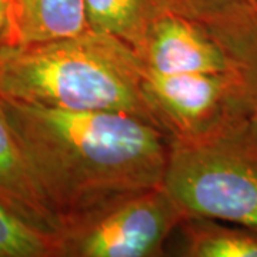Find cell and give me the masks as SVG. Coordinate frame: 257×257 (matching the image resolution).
<instances>
[{
	"mask_svg": "<svg viewBox=\"0 0 257 257\" xmlns=\"http://www.w3.org/2000/svg\"><path fill=\"white\" fill-rule=\"evenodd\" d=\"M246 126L251 139L257 143V106L251 107L246 114Z\"/></svg>",
	"mask_w": 257,
	"mask_h": 257,
	"instance_id": "cell-15",
	"label": "cell"
},
{
	"mask_svg": "<svg viewBox=\"0 0 257 257\" xmlns=\"http://www.w3.org/2000/svg\"><path fill=\"white\" fill-rule=\"evenodd\" d=\"M147 69L159 73L230 72L226 52L197 20L177 12L156 19L136 49Z\"/></svg>",
	"mask_w": 257,
	"mask_h": 257,
	"instance_id": "cell-6",
	"label": "cell"
},
{
	"mask_svg": "<svg viewBox=\"0 0 257 257\" xmlns=\"http://www.w3.org/2000/svg\"><path fill=\"white\" fill-rule=\"evenodd\" d=\"M226 52L244 113L257 106V23L211 35Z\"/></svg>",
	"mask_w": 257,
	"mask_h": 257,
	"instance_id": "cell-11",
	"label": "cell"
},
{
	"mask_svg": "<svg viewBox=\"0 0 257 257\" xmlns=\"http://www.w3.org/2000/svg\"><path fill=\"white\" fill-rule=\"evenodd\" d=\"M0 199L22 219L53 234L60 223L39 189L18 135L10 124L0 99Z\"/></svg>",
	"mask_w": 257,
	"mask_h": 257,
	"instance_id": "cell-7",
	"label": "cell"
},
{
	"mask_svg": "<svg viewBox=\"0 0 257 257\" xmlns=\"http://www.w3.org/2000/svg\"><path fill=\"white\" fill-rule=\"evenodd\" d=\"M15 45L42 43L90 30L84 0H12Z\"/></svg>",
	"mask_w": 257,
	"mask_h": 257,
	"instance_id": "cell-8",
	"label": "cell"
},
{
	"mask_svg": "<svg viewBox=\"0 0 257 257\" xmlns=\"http://www.w3.org/2000/svg\"><path fill=\"white\" fill-rule=\"evenodd\" d=\"M177 13L219 35L257 23V0H179Z\"/></svg>",
	"mask_w": 257,
	"mask_h": 257,
	"instance_id": "cell-12",
	"label": "cell"
},
{
	"mask_svg": "<svg viewBox=\"0 0 257 257\" xmlns=\"http://www.w3.org/2000/svg\"><path fill=\"white\" fill-rule=\"evenodd\" d=\"M84 3L90 30L119 37L135 50L156 19L179 9V0H84Z\"/></svg>",
	"mask_w": 257,
	"mask_h": 257,
	"instance_id": "cell-10",
	"label": "cell"
},
{
	"mask_svg": "<svg viewBox=\"0 0 257 257\" xmlns=\"http://www.w3.org/2000/svg\"><path fill=\"white\" fill-rule=\"evenodd\" d=\"M15 45L12 0H0V50Z\"/></svg>",
	"mask_w": 257,
	"mask_h": 257,
	"instance_id": "cell-14",
	"label": "cell"
},
{
	"mask_svg": "<svg viewBox=\"0 0 257 257\" xmlns=\"http://www.w3.org/2000/svg\"><path fill=\"white\" fill-rule=\"evenodd\" d=\"M2 101L60 227L163 184L170 139L146 120Z\"/></svg>",
	"mask_w": 257,
	"mask_h": 257,
	"instance_id": "cell-1",
	"label": "cell"
},
{
	"mask_svg": "<svg viewBox=\"0 0 257 257\" xmlns=\"http://www.w3.org/2000/svg\"><path fill=\"white\" fill-rule=\"evenodd\" d=\"M163 189L184 217L257 230V143L246 114L192 142H172Z\"/></svg>",
	"mask_w": 257,
	"mask_h": 257,
	"instance_id": "cell-3",
	"label": "cell"
},
{
	"mask_svg": "<svg viewBox=\"0 0 257 257\" xmlns=\"http://www.w3.org/2000/svg\"><path fill=\"white\" fill-rule=\"evenodd\" d=\"M55 256V236L32 226L0 199V257Z\"/></svg>",
	"mask_w": 257,
	"mask_h": 257,
	"instance_id": "cell-13",
	"label": "cell"
},
{
	"mask_svg": "<svg viewBox=\"0 0 257 257\" xmlns=\"http://www.w3.org/2000/svg\"><path fill=\"white\" fill-rule=\"evenodd\" d=\"M183 219L159 186L63 224L55 234V257L165 256L166 243Z\"/></svg>",
	"mask_w": 257,
	"mask_h": 257,
	"instance_id": "cell-4",
	"label": "cell"
},
{
	"mask_svg": "<svg viewBox=\"0 0 257 257\" xmlns=\"http://www.w3.org/2000/svg\"><path fill=\"white\" fill-rule=\"evenodd\" d=\"M143 76L145 63L133 47L94 30L0 50L3 100L63 110L123 111L156 126L143 96Z\"/></svg>",
	"mask_w": 257,
	"mask_h": 257,
	"instance_id": "cell-2",
	"label": "cell"
},
{
	"mask_svg": "<svg viewBox=\"0 0 257 257\" xmlns=\"http://www.w3.org/2000/svg\"><path fill=\"white\" fill-rule=\"evenodd\" d=\"M175 254L183 257H257V230L204 217H184Z\"/></svg>",
	"mask_w": 257,
	"mask_h": 257,
	"instance_id": "cell-9",
	"label": "cell"
},
{
	"mask_svg": "<svg viewBox=\"0 0 257 257\" xmlns=\"http://www.w3.org/2000/svg\"><path fill=\"white\" fill-rule=\"evenodd\" d=\"M143 96L172 142H192L244 116L233 72L159 73L145 66Z\"/></svg>",
	"mask_w": 257,
	"mask_h": 257,
	"instance_id": "cell-5",
	"label": "cell"
}]
</instances>
